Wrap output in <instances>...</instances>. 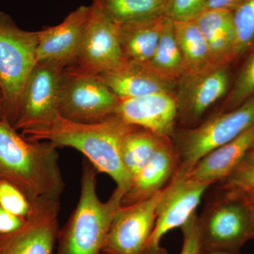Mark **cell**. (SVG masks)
<instances>
[{
    "instance_id": "obj_34",
    "label": "cell",
    "mask_w": 254,
    "mask_h": 254,
    "mask_svg": "<svg viewBox=\"0 0 254 254\" xmlns=\"http://www.w3.org/2000/svg\"><path fill=\"white\" fill-rule=\"evenodd\" d=\"M4 120H6L4 98L1 87H0V121Z\"/></svg>"
},
{
    "instance_id": "obj_38",
    "label": "cell",
    "mask_w": 254,
    "mask_h": 254,
    "mask_svg": "<svg viewBox=\"0 0 254 254\" xmlns=\"http://www.w3.org/2000/svg\"><path fill=\"white\" fill-rule=\"evenodd\" d=\"M103 254H105V253H103Z\"/></svg>"
},
{
    "instance_id": "obj_11",
    "label": "cell",
    "mask_w": 254,
    "mask_h": 254,
    "mask_svg": "<svg viewBox=\"0 0 254 254\" xmlns=\"http://www.w3.org/2000/svg\"><path fill=\"white\" fill-rule=\"evenodd\" d=\"M60 200H36L22 226L0 235V254H52L60 231Z\"/></svg>"
},
{
    "instance_id": "obj_14",
    "label": "cell",
    "mask_w": 254,
    "mask_h": 254,
    "mask_svg": "<svg viewBox=\"0 0 254 254\" xmlns=\"http://www.w3.org/2000/svg\"><path fill=\"white\" fill-rule=\"evenodd\" d=\"M115 115L128 125L145 128L158 136L172 138L177 127L175 92L120 98Z\"/></svg>"
},
{
    "instance_id": "obj_21",
    "label": "cell",
    "mask_w": 254,
    "mask_h": 254,
    "mask_svg": "<svg viewBox=\"0 0 254 254\" xmlns=\"http://www.w3.org/2000/svg\"><path fill=\"white\" fill-rule=\"evenodd\" d=\"M174 25L177 45L185 65V74L199 72L217 66L204 36L194 20L174 21Z\"/></svg>"
},
{
    "instance_id": "obj_15",
    "label": "cell",
    "mask_w": 254,
    "mask_h": 254,
    "mask_svg": "<svg viewBox=\"0 0 254 254\" xmlns=\"http://www.w3.org/2000/svg\"><path fill=\"white\" fill-rule=\"evenodd\" d=\"M92 14V4L82 5L57 26L38 31L37 62L49 61L64 67L74 63Z\"/></svg>"
},
{
    "instance_id": "obj_3",
    "label": "cell",
    "mask_w": 254,
    "mask_h": 254,
    "mask_svg": "<svg viewBox=\"0 0 254 254\" xmlns=\"http://www.w3.org/2000/svg\"><path fill=\"white\" fill-rule=\"evenodd\" d=\"M98 173L88 159H83L79 200L67 222L60 229L55 254H102L125 190L117 187L109 199L102 201L97 193Z\"/></svg>"
},
{
    "instance_id": "obj_5",
    "label": "cell",
    "mask_w": 254,
    "mask_h": 254,
    "mask_svg": "<svg viewBox=\"0 0 254 254\" xmlns=\"http://www.w3.org/2000/svg\"><path fill=\"white\" fill-rule=\"evenodd\" d=\"M38 31L21 29L9 14L0 11V87L6 120L14 126L19 115L25 82L37 63Z\"/></svg>"
},
{
    "instance_id": "obj_8",
    "label": "cell",
    "mask_w": 254,
    "mask_h": 254,
    "mask_svg": "<svg viewBox=\"0 0 254 254\" xmlns=\"http://www.w3.org/2000/svg\"><path fill=\"white\" fill-rule=\"evenodd\" d=\"M230 68L215 66L180 78L175 91L180 127L196 126L212 105L225 98L232 85Z\"/></svg>"
},
{
    "instance_id": "obj_16",
    "label": "cell",
    "mask_w": 254,
    "mask_h": 254,
    "mask_svg": "<svg viewBox=\"0 0 254 254\" xmlns=\"http://www.w3.org/2000/svg\"><path fill=\"white\" fill-rule=\"evenodd\" d=\"M179 157L171 137H166L150 160L132 177L122 205L148 199L165 190L177 176Z\"/></svg>"
},
{
    "instance_id": "obj_9",
    "label": "cell",
    "mask_w": 254,
    "mask_h": 254,
    "mask_svg": "<svg viewBox=\"0 0 254 254\" xmlns=\"http://www.w3.org/2000/svg\"><path fill=\"white\" fill-rule=\"evenodd\" d=\"M64 68L53 62H37L21 92L19 115L13 126L16 131L39 126L58 115L60 78Z\"/></svg>"
},
{
    "instance_id": "obj_35",
    "label": "cell",
    "mask_w": 254,
    "mask_h": 254,
    "mask_svg": "<svg viewBox=\"0 0 254 254\" xmlns=\"http://www.w3.org/2000/svg\"><path fill=\"white\" fill-rule=\"evenodd\" d=\"M246 199L252 205H254V188L247 190L245 193H242Z\"/></svg>"
},
{
    "instance_id": "obj_19",
    "label": "cell",
    "mask_w": 254,
    "mask_h": 254,
    "mask_svg": "<svg viewBox=\"0 0 254 254\" xmlns=\"http://www.w3.org/2000/svg\"><path fill=\"white\" fill-rule=\"evenodd\" d=\"M96 76L120 98L175 92L177 86V83L158 77L141 64L128 63L121 68Z\"/></svg>"
},
{
    "instance_id": "obj_31",
    "label": "cell",
    "mask_w": 254,
    "mask_h": 254,
    "mask_svg": "<svg viewBox=\"0 0 254 254\" xmlns=\"http://www.w3.org/2000/svg\"><path fill=\"white\" fill-rule=\"evenodd\" d=\"M26 219L9 213L0 205V235H4L17 230L25 223Z\"/></svg>"
},
{
    "instance_id": "obj_36",
    "label": "cell",
    "mask_w": 254,
    "mask_h": 254,
    "mask_svg": "<svg viewBox=\"0 0 254 254\" xmlns=\"http://www.w3.org/2000/svg\"><path fill=\"white\" fill-rule=\"evenodd\" d=\"M251 153H254V145L253 148H252V150H250Z\"/></svg>"
},
{
    "instance_id": "obj_24",
    "label": "cell",
    "mask_w": 254,
    "mask_h": 254,
    "mask_svg": "<svg viewBox=\"0 0 254 254\" xmlns=\"http://www.w3.org/2000/svg\"><path fill=\"white\" fill-rule=\"evenodd\" d=\"M165 138L140 127L127 136L122 149V161L131 179L150 160Z\"/></svg>"
},
{
    "instance_id": "obj_1",
    "label": "cell",
    "mask_w": 254,
    "mask_h": 254,
    "mask_svg": "<svg viewBox=\"0 0 254 254\" xmlns=\"http://www.w3.org/2000/svg\"><path fill=\"white\" fill-rule=\"evenodd\" d=\"M118 117L96 124L73 123L57 115L48 123L23 130L30 141L51 142L57 147H71L81 152L98 173L109 175L117 187L128 190L131 178L122 161V149L127 136L136 128Z\"/></svg>"
},
{
    "instance_id": "obj_7",
    "label": "cell",
    "mask_w": 254,
    "mask_h": 254,
    "mask_svg": "<svg viewBox=\"0 0 254 254\" xmlns=\"http://www.w3.org/2000/svg\"><path fill=\"white\" fill-rule=\"evenodd\" d=\"M119 100L95 75L73 66L64 68L58 105L62 118L76 123H102L115 116Z\"/></svg>"
},
{
    "instance_id": "obj_30",
    "label": "cell",
    "mask_w": 254,
    "mask_h": 254,
    "mask_svg": "<svg viewBox=\"0 0 254 254\" xmlns=\"http://www.w3.org/2000/svg\"><path fill=\"white\" fill-rule=\"evenodd\" d=\"M180 228L184 239L180 254H199L201 245L197 212H195Z\"/></svg>"
},
{
    "instance_id": "obj_10",
    "label": "cell",
    "mask_w": 254,
    "mask_h": 254,
    "mask_svg": "<svg viewBox=\"0 0 254 254\" xmlns=\"http://www.w3.org/2000/svg\"><path fill=\"white\" fill-rule=\"evenodd\" d=\"M92 14L73 66L83 72L98 76L127 64L124 58L119 25L102 11L94 1Z\"/></svg>"
},
{
    "instance_id": "obj_22",
    "label": "cell",
    "mask_w": 254,
    "mask_h": 254,
    "mask_svg": "<svg viewBox=\"0 0 254 254\" xmlns=\"http://www.w3.org/2000/svg\"><path fill=\"white\" fill-rule=\"evenodd\" d=\"M143 65L158 77L174 83H177L185 74V65L175 37L174 21L168 16L164 18L161 36L154 54Z\"/></svg>"
},
{
    "instance_id": "obj_20",
    "label": "cell",
    "mask_w": 254,
    "mask_h": 254,
    "mask_svg": "<svg viewBox=\"0 0 254 254\" xmlns=\"http://www.w3.org/2000/svg\"><path fill=\"white\" fill-rule=\"evenodd\" d=\"M165 16L119 25V38L127 63H148L160 41Z\"/></svg>"
},
{
    "instance_id": "obj_33",
    "label": "cell",
    "mask_w": 254,
    "mask_h": 254,
    "mask_svg": "<svg viewBox=\"0 0 254 254\" xmlns=\"http://www.w3.org/2000/svg\"><path fill=\"white\" fill-rule=\"evenodd\" d=\"M199 254H240L239 251L213 250H200Z\"/></svg>"
},
{
    "instance_id": "obj_6",
    "label": "cell",
    "mask_w": 254,
    "mask_h": 254,
    "mask_svg": "<svg viewBox=\"0 0 254 254\" xmlns=\"http://www.w3.org/2000/svg\"><path fill=\"white\" fill-rule=\"evenodd\" d=\"M198 222L202 250L239 251L254 239L253 208L242 193L216 191Z\"/></svg>"
},
{
    "instance_id": "obj_27",
    "label": "cell",
    "mask_w": 254,
    "mask_h": 254,
    "mask_svg": "<svg viewBox=\"0 0 254 254\" xmlns=\"http://www.w3.org/2000/svg\"><path fill=\"white\" fill-rule=\"evenodd\" d=\"M216 191L244 193L254 188V153L249 152L236 168L221 182L215 184Z\"/></svg>"
},
{
    "instance_id": "obj_4",
    "label": "cell",
    "mask_w": 254,
    "mask_h": 254,
    "mask_svg": "<svg viewBox=\"0 0 254 254\" xmlns=\"http://www.w3.org/2000/svg\"><path fill=\"white\" fill-rule=\"evenodd\" d=\"M254 126V96L238 108L218 112L191 128L177 127L172 139L179 157L174 180L181 179L202 157Z\"/></svg>"
},
{
    "instance_id": "obj_13",
    "label": "cell",
    "mask_w": 254,
    "mask_h": 254,
    "mask_svg": "<svg viewBox=\"0 0 254 254\" xmlns=\"http://www.w3.org/2000/svg\"><path fill=\"white\" fill-rule=\"evenodd\" d=\"M163 190L148 199L121 205L114 215L103 252L108 254H143L156 219Z\"/></svg>"
},
{
    "instance_id": "obj_37",
    "label": "cell",
    "mask_w": 254,
    "mask_h": 254,
    "mask_svg": "<svg viewBox=\"0 0 254 254\" xmlns=\"http://www.w3.org/2000/svg\"><path fill=\"white\" fill-rule=\"evenodd\" d=\"M252 208H253V211H254V205H252Z\"/></svg>"
},
{
    "instance_id": "obj_25",
    "label": "cell",
    "mask_w": 254,
    "mask_h": 254,
    "mask_svg": "<svg viewBox=\"0 0 254 254\" xmlns=\"http://www.w3.org/2000/svg\"><path fill=\"white\" fill-rule=\"evenodd\" d=\"M242 60L243 62L218 112L235 109L254 96V46Z\"/></svg>"
},
{
    "instance_id": "obj_17",
    "label": "cell",
    "mask_w": 254,
    "mask_h": 254,
    "mask_svg": "<svg viewBox=\"0 0 254 254\" xmlns=\"http://www.w3.org/2000/svg\"><path fill=\"white\" fill-rule=\"evenodd\" d=\"M254 145V126L202 157L184 177L210 186L215 185L232 173Z\"/></svg>"
},
{
    "instance_id": "obj_23",
    "label": "cell",
    "mask_w": 254,
    "mask_h": 254,
    "mask_svg": "<svg viewBox=\"0 0 254 254\" xmlns=\"http://www.w3.org/2000/svg\"><path fill=\"white\" fill-rule=\"evenodd\" d=\"M117 24L165 16L168 0H93Z\"/></svg>"
},
{
    "instance_id": "obj_18",
    "label": "cell",
    "mask_w": 254,
    "mask_h": 254,
    "mask_svg": "<svg viewBox=\"0 0 254 254\" xmlns=\"http://www.w3.org/2000/svg\"><path fill=\"white\" fill-rule=\"evenodd\" d=\"M217 66H231L235 63L236 34L233 11L205 9L194 18Z\"/></svg>"
},
{
    "instance_id": "obj_28",
    "label": "cell",
    "mask_w": 254,
    "mask_h": 254,
    "mask_svg": "<svg viewBox=\"0 0 254 254\" xmlns=\"http://www.w3.org/2000/svg\"><path fill=\"white\" fill-rule=\"evenodd\" d=\"M0 205L9 213L23 218L31 210V204L22 192L4 179H0Z\"/></svg>"
},
{
    "instance_id": "obj_32",
    "label": "cell",
    "mask_w": 254,
    "mask_h": 254,
    "mask_svg": "<svg viewBox=\"0 0 254 254\" xmlns=\"http://www.w3.org/2000/svg\"><path fill=\"white\" fill-rule=\"evenodd\" d=\"M243 0H208L206 9H227L234 11Z\"/></svg>"
},
{
    "instance_id": "obj_12",
    "label": "cell",
    "mask_w": 254,
    "mask_h": 254,
    "mask_svg": "<svg viewBox=\"0 0 254 254\" xmlns=\"http://www.w3.org/2000/svg\"><path fill=\"white\" fill-rule=\"evenodd\" d=\"M210 187L185 177L173 180L159 200L154 227L143 254H168L160 246L162 239L168 232L181 227L196 212Z\"/></svg>"
},
{
    "instance_id": "obj_26",
    "label": "cell",
    "mask_w": 254,
    "mask_h": 254,
    "mask_svg": "<svg viewBox=\"0 0 254 254\" xmlns=\"http://www.w3.org/2000/svg\"><path fill=\"white\" fill-rule=\"evenodd\" d=\"M236 34L235 63L254 46V0H243L233 11Z\"/></svg>"
},
{
    "instance_id": "obj_29",
    "label": "cell",
    "mask_w": 254,
    "mask_h": 254,
    "mask_svg": "<svg viewBox=\"0 0 254 254\" xmlns=\"http://www.w3.org/2000/svg\"><path fill=\"white\" fill-rule=\"evenodd\" d=\"M208 0H168L165 16L173 21L194 19L206 9Z\"/></svg>"
},
{
    "instance_id": "obj_2",
    "label": "cell",
    "mask_w": 254,
    "mask_h": 254,
    "mask_svg": "<svg viewBox=\"0 0 254 254\" xmlns=\"http://www.w3.org/2000/svg\"><path fill=\"white\" fill-rule=\"evenodd\" d=\"M0 179L17 187L31 204L41 198L60 200L65 187L58 148L30 141L6 120L0 121Z\"/></svg>"
}]
</instances>
